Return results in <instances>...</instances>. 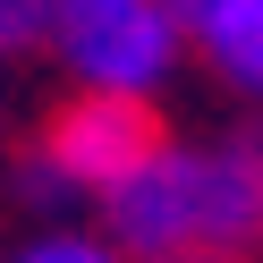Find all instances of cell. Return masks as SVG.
<instances>
[{"instance_id":"6da1fadb","label":"cell","mask_w":263,"mask_h":263,"mask_svg":"<svg viewBox=\"0 0 263 263\" xmlns=\"http://www.w3.org/2000/svg\"><path fill=\"white\" fill-rule=\"evenodd\" d=\"M102 204L119 263H246L263 246V127L229 144H153Z\"/></svg>"},{"instance_id":"52a82bcc","label":"cell","mask_w":263,"mask_h":263,"mask_svg":"<svg viewBox=\"0 0 263 263\" xmlns=\"http://www.w3.org/2000/svg\"><path fill=\"white\" fill-rule=\"evenodd\" d=\"M17 187L34 195V204H51V212H60V204H77V195H68V178H60V170H51V161H43V153L26 161V170H17Z\"/></svg>"},{"instance_id":"8992f818","label":"cell","mask_w":263,"mask_h":263,"mask_svg":"<svg viewBox=\"0 0 263 263\" xmlns=\"http://www.w3.org/2000/svg\"><path fill=\"white\" fill-rule=\"evenodd\" d=\"M51 43V0H0V60Z\"/></svg>"},{"instance_id":"7a4b0ae2","label":"cell","mask_w":263,"mask_h":263,"mask_svg":"<svg viewBox=\"0 0 263 263\" xmlns=\"http://www.w3.org/2000/svg\"><path fill=\"white\" fill-rule=\"evenodd\" d=\"M51 51L85 93L144 102L178 60V26L161 0H51Z\"/></svg>"},{"instance_id":"277c9868","label":"cell","mask_w":263,"mask_h":263,"mask_svg":"<svg viewBox=\"0 0 263 263\" xmlns=\"http://www.w3.org/2000/svg\"><path fill=\"white\" fill-rule=\"evenodd\" d=\"M178 26V43L195 34V51L229 77L238 93L263 102V0H161Z\"/></svg>"},{"instance_id":"5b68a950","label":"cell","mask_w":263,"mask_h":263,"mask_svg":"<svg viewBox=\"0 0 263 263\" xmlns=\"http://www.w3.org/2000/svg\"><path fill=\"white\" fill-rule=\"evenodd\" d=\"M9 263H119V246L85 238V229H43V238H26Z\"/></svg>"},{"instance_id":"3957f363","label":"cell","mask_w":263,"mask_h":263,"mask_svg":"<svg viewBox=\"0 0 263 263\" xmlns=\"http://www.w3.org/2000/svg\"><path fill=\"white\" fill-rule=\"evenodd\" d=\"M153 144L161 136H153V110H144V102H127V93H85V102L60 110L43 161L68 178V195H110L127 170L153 161Z\"/></svg>"}]
</instances>
